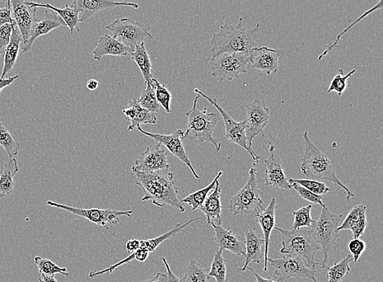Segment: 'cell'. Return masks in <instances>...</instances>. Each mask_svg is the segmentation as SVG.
I'll use <instances>...</instances> for the list:
<instances>
[{
    "instance_id": "1",
    "label": "cell",
    "mask_w": 383,
    "mask_h": 282,
    "mask_svg": "<svg viewBox=\"0 0 383 282\" xmlns=\"http://www.w3.org/2000/svg\"><path fill=\"white\" fill-rule=\"evenodd\" d=\"M136 180L135 183L142 188L143 198L142 204L151 200L158 208L170 206L180 213H184L186 209L179 199V190L174 182V173L170 169L154 173H142L132 169Z\"/></svg>"
},
{
    "instance_id": "2",
    "label": "cell",
    "mask_w": 383,
    "mask_h": 282,
    "mask_svg": "<svg viewBox=\"0 0 383 282\" xmlns=\"http://www.w3.org/2000/svg\"><path fill=\"white\" fill-rule=\"evenodd\" d=\"M259 26L258 23L254 28L246 29L242 17L236 26H221L220 30L212 37V58L223 53L250 55L256 44Z\"/></svg>"
},
{
    "instance_id": "3",
    "label": "cell",
    "mask_w": 383,
    "mask_h": 282,
    "mask_svg": "<svg viewBox=\"0 0 383 282\" xmlns=\"http://www.w3.org/2000/svg\"><path fill=\"white\" fill-rule=\"evenodd\" d=\"M303 143L305 146V152L300 166L303 175L311 180L333 183L345 191L347 194V200L351 204V200L355 197L354 193L339 179L329 159L311 142L307 131L303 133Z\"/></svg>"
},
{
    "instance_id": "4",
    "label": "cell",
    "mask_w": 383,
    "mask_h": 282,
    "mask_svg": "<svg viewBox=\"0 0 383 282\" xmlns=\"http://www.w3.org/2000/svg\"><path fill=\"white\" fill-rule=\"evenodd\" d=\"M199 96L195 98L193 107L186 112L188 116V128L185 133V139L199 140L200 143L208 142L213 144L217 152H220L222 144L213 138V131L222 119V117L215 112H207V107L203 110L197 107Z\"/></svg>"
},
{
    "instance_id": "5",
    "label": "cell",
    "mask_w": 383,
    "mask_h": 282,
    "mask_svg": "<svg viewBox=\"0 0 383 282\" xmlns=\"http://www.w3.org/2000/svg\"><path fill=\"white\" fill-rule=\"evenodd\" d=\"M274 229L282 234V248L280 249V253L302 258L306 261L308 269L315 270L316 267H320V263L315 261L316 254L320 248L312 238L311 230Z\"/></svg>"
},
{
    "instance_id": "6",
    "label": "cell",
    "mask_w": 383,
    "mask_h": 282,
    "mask_svg": "<svg viewBox=\"0 0 383 282\" xmlns=\"http://www.w3.org/2000/svg\"><path fill=\"white\" fill-rule=\"evenodd\" d=\"M343 214H334L325 205L322 206L318 220L311 229L312 238L322 250L324 260L320 263L322 270L328 269L329 253L339 238V224Z\"/></svg>"
},
{
    "instance_id": "7",
    "label": "cell",
    "mask_w": 383,
    "mask_h": 282,
    "mask_svg": "<svg viewBox=\"0 0 383 282\" xmlns=\"http://www.w3.org/2000/svg\"><path fill=\"white\" fill-rule=\"evenodd\" d=\"M244 187L231 197L228 208L233 215L258 213L263 209L264 193L259 189V175L255 168H252Z\"/></svg>"
},
{
    "instance_id": "8",
    "label": "cell",
    "mask_w": 383,
    "mask_h": 282,
    "mask_svg": "<svg viewBox=\"0 0 383 282\" xmlns=\"http://www.w3.org/2000/svg\"><path fill=\"white\" fill-rule=\"evenodd\" d=\"M115 39L122 42L131 51L146 39H154L146 26L130 18L117 19L106 27Z\"/></svg>"
},
{
    "instance_id": "9",
    "label": "cell",
    "mask_w": 383,
    "mask_h": 282,
    "mask_svg": "<svg viewBox=\"0 0 383 282\" xmlns=\"http://www.w3.org/2000/svg\"><path fill=\"white\" fill-rule=\"evenodd\" d=\"M250 63V55L223 53L212 58L209 67L212 75L219 82L224 80L232 81L239 78L241 74L247 73V64Z\"/></svg>"
},
{
    "instance_id": "10",
    "label": "cell",
    "mask_w": 383,
    "mask_h": 282,
    "mask_svg": "<svg viewBox=\"0 0 383 282\" xmlns=\"http://www.w3.org/2000/svg\"><path fill=\"white\" fill-rule=\"evenodd\" d=\"M268 262L274 267V275L278 282L293 279H309L312 282H319L316 275L322 270L308 269L300 257L286 255L279 258H268Z\"/></svg>"
},
{
    "instance_id": "11",
    "label": "cell",
    "mask_w": 383,
    "mask_h": 282,
    "mask_svg": "<svg viewBox=\"0 0 383 282\" xmlns=\"http://www.w3.org/2000/svg\"><path fill=\"white\" fill-rule=\"evenodd\" d=\"M195 93L198 94V96H203L205 100L211 103V105L216 107L218 111L220 112L222 118L224 121V125H225L226 139L229 141V142L240 146L241 148L246 150L247 152L250 154L252 158H253L254 164L259 163L260 157L258 156L253 150L250 149L249 146H247L245 136V121L237 122L233 119L232 117L223 109L220 105H219L217 98L214 96H207L204 95L202 91L198 90V89H195Z\"/></svg>"
},
{
    "instance_id": "12",
    "label": "cell",
    "mask_w": 383,
    "mask_h": 282,
    "mask_svg": "<svg viewBox=\"0 0 383 282\" xmlns=\"http://www.w3.org/2000/svg\"><path fill=\"white\" fill-rule=\"evenodd\" d=\"M47 205L53 208L62 209L68 213L90 220V222L96 224L98 227L109 229V224H116L120 222V216L126 215L131 218L133 211H118L114 209H83L74 208V206L60 204L56 202L48 201Z\"/></svg>"
},
{
    "instance_id": "13",
    "label": "cell",
    "mask_w": 383,
    "mask_h": 282,
    "mask_svg": "<svg viewBox=\"0 0 383 282\" xmlns=\"http://www.w3.org/2000/svg\"><path fill=\"white\" fill-rule=\"evenodd\" d=\"M245 136L247 146L252 149L253 141L259 134L266 139L263 130L269 123L270 110L263 100H256L246 103Z\"/></svg>"
},
{
    "instance_id": "14",
    "label": "cell",
    "mask_w": 383,
    "mask_h": 282,
    "mask_svg": "<svg viewBox=\"0 0 383 282\" xmlns=\"http://www.w3.org/2000/svg\"><path fill=\"white\" fill-rule=\"evenodd\" d=\"M266 140L270 145V157L265 161V184L273 187L275 189H292L286 173H284L279 150L277 148L280 139H278L274 144L270 143L268 139Z\"/></svg>"
},
{
    "instance_id": "15",
    "label": "cell",
    "mask_w": 383,
    "mask_h": 282,
    "mask_svg": "<svg viewBox=\"0 0 383 282\" xmlns=\"http://www.w3.org/2000/svg\"><path fill=\"white\" fill-rule=\"evenodd\" d=\"M137 129L139 130V132L155 140L156 142L161 144L163 148L169 150L174 157L179 158L181 162H184L189 167L196 179H199V177L195 171L184 148V141L185 140V133L184 130H177L172 134H160L147 132V131L142 129L141 126H138Z\"/></svg>"
},
{
    "instance_id": "16",
    "label": "cell",
    "mask_w": 383,
    "mask_h": 282,
    "mask_svg": "<svg viewBox=\"0 0 383 282\" xmlns=\"http://www.w3.org/2000/svg\"><path fill=\"white\" fill-rule=\"evenodd\" d=\"M170 168L167 150L161 144L157 143L155 147L147 148L145 152L140 154L132 169L142 173H154Z\"/></svg>"
},
{
    "instance_id": "17",
    "label": "cell",
    "mask_w": 383,
    "mask_h": 282,
    "mask_svg": "<svg viewBox=\"0 0 383 282\" xmlns=\"http://www.w3.org/2000/svg\"><path fill=\"white\" fill-rule=\"evenodd\" d=\"M284 55L282 51L270 49L268 46L254 48L250 51V63L252 68L264 72L269 77L277 74L280 58Z\"/></svg>"
},
{
    "instance_id": "18",
    "label": "cell",
    "mask_w": 383,
    "mask_h": 282,
    "mask_svg": "<svg viewBox=\"0 0 383 282\" xmlns=\"http://www.w3.org/2000/svg\"><path fill=\"white\" fill-rule=\"evenodd\" d=\"M11 11H13V19L16 23V26L21 33L23 42L29 40L31 30L37 21L36 8L32 7L28 4V1H22V0H10Z\"/></svg>"
},
{
    "instance_id": "19",
    "label": "cell",
    "mask_w": 383,
    "mask_h": 282,
    "mask_svg": "<svg viewBox=\"0 0 383 282\" xmlns=\"http://www.w3.org/2000/svg\"><path fill=\"white\" fill-rule=\"evenodd\" d=\"M215 236L213 241L216 243L219 250L231 252L238 256H245V239L236 233L233 230L224 229L222 225L212 224Z\"/></svg>"
},
{
    "instance_id": "20",
    "label": "cell",
    "mask_w": 383,
    "mask_h": 282,
    "mask_svg": "<svg viewBox=\"0 0 383 282\" xmlns=\"http://www.w3.org/2000/svg\"><path fill=\"white\" fill-rule=\"evenodd\" d=\"M43 17L37 20L31 30L29 40L22 44V54L29 53L33 44L39 37L48 35L49 32L58 29L60 26H65V22L57 13L47 10Z\"/></svg>"
},
{
    "instance_id": "21",
    "label": "cell",
    "mask_w": 383,
    "mask_h": 282,
    "mask_svg": "<svg viewBox=\"0 0 383 282\" xmlns=\"http://www.w3.org/2000/svg\"><path fill=\"white\" fill-rule=\"evenodd\" d=\"M72 3L76 8L79 14L81 13V16L79 17V23L85 22L98 12L107 10V9L120 7L139 8L138 3L113 2L109 1V0H74Z\"/></svg>"
},
{
    "instance_id": "22",
    "label": "cell",
    "mask_w": 383,
    "mask_h": 282,
    "mask_svg": "<svg viewBox=\"0 0 383 282\" xmlns=\"http://www.w3.org/2000/svg\"><path fill=\"white\" fill-rule=\"evenodd\" d=\"M275 209H277V200L275 198L270 202L266 209L256 213V222L260 225L263 232L265 241L264 251V272L268 271V251L270 233L275 227Z\"/></svg>"
},
{
    "instance_id": "23",
    "label": "cell",
    "mask_w": 383,
    "mask_h": 282,
    "mask_svg": "<svg viewBox=\"0 0 383 282\" xmlns=\"http://www.w3.org/2000/svg\"><path fill=\"white\" fill-rule=\"evenodd\" d=\"M245 265L241 269L245 271L250 263L260 264L264 257L263 247H265L264 238L256 232L255 229L246 230L245 233Z\"/></svg>"
},
{
    "instance_id": "24",
    "label": "cell",
    "mask_w": 383,
    "mask_h": 282,
    "mask_svg": "<svg viewBox=\"0 0 383 282\" xmlns=\"http://www.w3.org/2000/svg\"><path fill=\"white\" fill-rule=\"evenodd\" d=\"M222 189L220 182L216 183L213 191L199 210L206 215L207 224L222 225V210L224 206L221 203Z\"/></svg>"
},
{
    "instance_id": "25",
    "label": "cell",
    "mask_w": 383,
    "mask_h": 282,
    "mask_svg": "<svg viewBox=\"0 0 383 282\" xmlns=\"http://www.w3.org/2000/svg\"><path fill=\"white\" fill-rule=\"evenodd\" d=\"M125 119L130 122L129 131L137 128L141 124L155 125L157 121L156 114L149 112L138 105L137 98L130 100L127 107L123 110Z\"/></svg>"
},
{
    "instance_id": "26",
    "label": "cell",
    "mask_w": 383,
    "mask_h": 282,
    "mask_svg": "<svg viewBox=\"0 0 383 282\" xmlns=\"http://www.w3.org/2000/svg\"><path fill=\"white\" fill-rule=\"evenodd\" d=\"M131 51L125 45L109 35L101 36L98 39L96 49L93 50V59L99 61L106 55L127 56Z\"/></svg>"
},
{
    "instance_id": "27",
    "label": "cell",
    "mask_w": 383,
    "mask_h": 282,
    "mask_svg": "<svg viewBox=\"0 0 383 282\" xmlns=\"http://www.w3.org/2000/svg\"><path fill=\"white\" fill-rule=\"evenodd\" d=\"M22 42H23V39L21 33L15 25L13 27L10 42L4 49L3 68L0 78L4 79L15 65L18 55H19Z\"/></svg>"
},
{
    "instance_id": "28",
    "label": "cell",
    "mask_w": 383,
    "mask_h": 282,
    "mask_svg": "<svg viewBox=\"0 0 383 282\" xmlns=\"http://www.w3.org/2000/svg\"><path fill=\"white\" fill-rule=\"evenodd\" d=\"M29 6L34 8H45L49 9V10L53 11L58 14V15L63 19V21L65 22V26H67L71 30V34L72 35L74 30H76L79 32V12L77 10L76 8L73 6L72 3L71 6L69 4H65V8H58L53 6H51L49 3H38L31 1H28Z\"/></svg>"
},
{
    "instance_id": "29",
    "label": "cell",
    "mask_w": 383,
    "mask_h": 282,
    "mask_svg": "<svg viewBox=\"0 0 383 282\" xmlns=\"http://www.w3.org/2000/svg\"><path fill=\"white\" fill-rule=\"evenodd\" d=\"M18 172H19V168H18L15 158L9 159L0 169V197L12 194L14 187H15L14 176Z\"/></svg>"
},
{
    "instance_id": "30",
    "label": "cell",
    "mask_w": 383,
    "mask_h": 282,
    "mask_svg": "<svg viewBox=\"0 0 383 282\" xmlns=\"http://www.w3.org/2000/svg\"><path fill=\"white\" fill-rule=\"evenodd\" d=\"M130 55L131 59L137 64L140 71H141L145 84L151 82L153 78L152 73V64L146 46H145V42L138 45L133 51H131Z\"/></svg>"
},
{
    "instance_id": "31",
    "label": "cell",
    "mask_w": 383,
    "mask_h": 282,
    "mask_svg": "<svg viewBox=\"0 0 383 282\" xmlns=\"http://www.w3.org/2000/svg\"><path fill=\"white\" fill-rule=\"evenodd\" d=\"M222 175V171L219 172L216 177L214 178L213 181L210 183L209 186L203 188V189H200L193 193V194H190L188 196H186V198L181 200V203L190 205L193 211L199 210L202 208L205 200L207 199L209 193L214 190L216 183L218 182L219 178H220Z\"/></svg>"
},
{
    "instance_id": "32",
    "label": "cell",
    "mask_w": 383,
    "mask_h": 282,
    "mask_svg": "<svg viewBox=\"0 0 383 282\" xmlns=\"http://www.w3.org/2000/svg\"><path fill=\"white\" fill-rule=\"evenodd\" d=\"M138 105L153 114H157L160 111V105L156 100V89L152 81L147 84V88L141 93L137 98Z\"/></svg>"
},
{
    "instance_id": "33",
    "label": "cell",
    "mask_w": 383,
    "mask_h": 282,
    "mask_svg": "<svg viewBox=\"0 0 383 282\" xmlns=\"http://www.w3.org/2000/svg\"><path fill=\"white\" fill-rule=\"evenodd\" d=\"M353 261L351 254L347 256L340 262L335 263L332 267H328L326 270L328 271L329 282H341L351 272V267L349 265Z\"/></svg>"
},
{
    "instance_id": "34",
    "label": "cell",
    "mask_w": 383,
    "mask_h": 282,
    "mask_svg": "<svg viewBox=\"0 0 383 282\" xmlns=\"http://www.w3.org/2000/svg\"><path fill=\"white\" fill-rule=\"evenodd\" d=\"M0 146L6 150L9 159L17 156L20 150V144L9 132L6 126L0 121Z\"/></svg>"
},
{
    "instance_id": "35",
    "label": "cell",
    "mask_w": 383,
    "mask_h": 282,
    "mask_svg": "<svg viewBox=\"0 0 383 282\" xmlns=\"http://www.w3.org/2000/svg\"><path fill=\"white\" fill-rule=\"evenodd\" d=\"M181 282H209V277L206 270L195 260L190 261L188 267H186Z\"/></svg>"
},
{
    "instance_id": "36",
    "label": "cell",
    "mask_w": 383,
    "mask_h": 282,
    "mask_svg": "<svg viewBox=\"0 0 383 282\" xmlns=\"http://www.w3.org/2000/svg\"><path fill=\"white\" fill-rule=\"evenodd\" d=\"M222 251L218 250L214 254L213 261L208 277L209 279L214 277L216 282H226L227 261L222 256Z\"/></svg>"
},
{
    "instance_id": "37",
    "label": "cell",
    "mask_w": 383,
    "mask_h": 282,
    "mask_svg": "<svg viewBox=\"0 0 383 282\" xmlns=\"http://www.w3.org/2000/svg\"><path fill=\"white\" fill-rule=\"evenodd\" d=\"M312 208L313 206L310 204L293 211L294 222L292 230H298L306 227L312 229L314 227L316 220L311 216Z\"/></svg>"
},
{
    "instance_id": "38",
    "label": "cell",
    "mask_w": 383,
    "mask_h": 282,
    "mask_svg": "<svg viewBox=\"0 0 383 282\" xmlns=\"http://www.w3.org/2000/svg\"><path fill=\"white\" fill-rule=\"evenodd\" d=\"M35 263L37 267H38L40 274L47 276H54L55 274H62L64 276H69L70 274L65 267H60L58 265H56L49 258H42L40 256L35 257Z\"/></svg>"
},
{
    "instance_id": "39",
    "label": "cell",
    "mask_w": 383,
    "mask_h": 282,
    "mask_svg": "<svg viewBox=\"0 0 383 282\" xmlns=\"http://www.w3.org/2000/svg\"><path fill=\"white\" fill-rule=\"evenodd\" d=\"M355 73H356V69L352 70V71L348 73L347 75H343V69H340L339 74L336 75L334 79L332 80L328 91L327 92H336L338 94L339 97L342 96L343 94L345 91V89L348 87V78L352 77Z\"/></svg>"
},
{
    "instance_id": "40",
    "label": "cell",
    "mask_w": 383,
    "mask_h": 282,
    "mask_svg": "<svg viewBox=\"0 0 383 282\" xmlns=\"http://www.w3.org/2000/svg\"><path fill=\"white\" fill-rule=\"evenodd\" d=\"M154 86L156 89V100L160 106H162L167 114H170V103L172 100V94L168 89L156 79L152 78Z\"/></svg>"
},
{
    "instance_id": "41",
    "label": "cell",
    "mask_w": 383,
    "mask_h": 282,
    "mask_svg": "<svg viewBox=\"0 0 383 282\" xmlns=\"http://www.w3.org/2000/svg\"><path fill=\"white\" fill-rule=\"evenodd\" d=\"M288 182H295L297 184L312 192L313 194L320 196L326 195L327 193H329L330 191L329 188L327 186L325 183L311 179H294V178H291V179H288Z\"/></svg>"
},
{
    "instance_id": "42",
    "label": "cell",
    "mask_w": 383,
    "mask_h": 282,
    "mask_svg": "<svg viewBox=\"0 0 383 282\" xmlns=\"http://www.w3.org/2000/svg\"><path fill=\"white\" fill-rule=\"evenodd\" d=\"M382 4H383V1H382V0H380V1L378 2V3L376 4V6H375V7H373V8H371V9H370V10L367 11L366 12H364V15H362L361 17H359L357 19V21H354L351 26H350L349 27L347 28V29H345V30H343L342 33H341V34H340L339 35H338L337 39H336V41L334 42L333 44L327 46L326 50L324 51V53H322V54L319 56L318 60H321L322 58H323L325 55H326L327 54H328V53H329V51H331L333 50L334 48H336V46H337L338 42H339L341 37H342V36L344 35L345 34V32H348L350 29H352V28L355 25H356L357 23L361 21L362 20L363 18L366 17L367 16L370 15V14H371L373 12H375V10H377V9H381V8H382Z\"/></svg>"
},
{
    "instance_id": "43",
    "label": "cell",
    "mask_w": 383,
    "mask_h": 282,
    "mask_svg": "<svg viewBox=\"0 0 383 282\" xmlns=\"http://www.w3.org/2000/svg\"><path fill=\"white\" fill-rule=\"evenodd\" d=\"M292 188L296 191L300 198L305 200L308 202H311L312 204H319L321 206H324L325 204L323 203V198L322 196L313 194L312 192L306 189V188L297 184L295 182H291Z\"/></svg>"
},
{
    "instance_id": "44",
    "label": "cell",
    "mask_w": 383,
    "mask_h": 282,
    "mask_svg": "<svg viewBox=\"0 0 383 282\" xmlns=\"http://www.w3.org/2000/svg\"><path fill=\"white\" fill-rule=\"evenodd\" d=\"M364 208H366V206L362 204L355 206L354 208L350 211V213L347 215V218L344 220L343 223L339 227L338 231L339 232L341 230H351L353 225L356 224L359 214H361V211Z\"/></svg>"
},
{
    "instance_id": "45",
    "label": "cell",
    "mask_w": 383,
    "mask_h": 282,
    "mask_svg": "<svg viewBox=\"0 0 383 282\" xmlns=\"http://www.w3.org/2000/svg\"><path fill=\"white\" fill-rule=\"evenodd\" d=\"M366 211L367 208H364L361 211L356 224L351 229L354 239H358L366 231L368 225Z\"/></svg>"
},
{
    "instance_id": "46",
    "label": "cell",
    "mask_w": 383,
    "mask_h": 282,
    "mask_svg": "<svg viewBox=\"0 0 383 282\" xmlns=\"http://www.w3.org/2000/svg\"><path fill=\"white\" fill-rule=\"evenodd\" d=\"M348 249L350 253L352 254L353 261L357 263L359 257L366 251V244L359 238L353 239V240L350 241L348 243Z\"/></svg>"
},
{
    "instance_id": "47",
    "label": "cell",
    "mask_w": 383,
    "mask_h": 282,
    "mask_svg": "<svg viewBox=\"0 0 383 282\" xmlns=\"http://www.w3.org/2000/svg\"><path fill=\"white\" fill-rule=\"evenodd\" d=\"M16 25L15 21L13 24H6L0 26V50L6 49L9 42H10L12 33L14 26Z\"/></svg>"
},
{
    "instance_id": "48",
    "label": "cell",
    "mask_w": 383,
    "mask_h": 282,
    "mask_svg": "<svg viewBox=\"0 0 383 282\" xmlns=\"http://www.w3.org/2000/svg\"><path fill=\"white\" fill-rule=\"evenodd\" d=\"M13 22L11 3L10 0H8L6 7L0 8V26L6 24H13Z\"/></svg>"
},
{
    "instance_id": "49",
    "label": "cell",
    "mask_w": 383,
    "mask_h": 282,
    "mask_svg": "<svg viewBox=\"0 0 383 282\" xmlns=\"http://www.w3.org/2000/svg\"><path fill=\"white\" fill-rule=\"evenodd\" d=\"M162 261L163 263V265H165L167 271L165 282H181V280L179 279V277H177L171 270L170 265L168 264L165 257H162Z\"/></svg>"
},
{
    "instance_id": "50",
    "label": "cell",
    "mask_w": 383,
    "mask_h": 282,
    "mask_svg": "<svg viewBox=\"0 0 383 282\" xmlns=\"http://www.w3.org/2000/svg\"><path fill=\"white\" fill-rule=\"evenodd\" d=\"M140 247V241L138 240V239H130L127 243L125 244V248L126 250L128 251V252L132 254L138 250V249Z\"/></svg>"
},
{
    "instance_id": "51",
    "label": "cell",
    "mask_w": 383,
    "mask_h": 282,
    "mask_svg": "<svg viewBox=\"0 0 383 282\" xmlns=\"http://www.w3.org/2000/svg\"><path fill=\"white\" fill-rule=\"evenodd\" d=\"M18 78H19V76H18V75H16V76L8 78H0V93H1L3 89L10 86V85Z\"/></svg>"
},
{
    "instance_id": "52",
    "label": "cell",
    "mask_w": 383,
    "mask_h": 282,
    "mask_svg": "<svg viewBox=\"0 0 383 282\" xmlns=\"http://www.w3.org/2000/svg\"><path fill=\"white\" fill-rule=\"evenodd\" d=\"M166 274L163 272H158L155 276L148 277L147 279L142 281V282H165Z\"/></svg>"
},
{
    "instance_id": "53",
    "label": "cell",
    "mask_w": 383,
    "mask_h": 282,
    "mask_svg": "<svg viewBox=\"0 0 383 282\" xmlns=\"http://www.w3.org/2000/svg\"><path fill=\"white\" fill-rule=\"evenodd\" d=\"M246 270H249L252 272H253L254 275L256 277V282H278V281H275L274 280L270 279V277H266V279H264V277L261 276L260 275L256 274V272L253 270H252L251 267H247Z\"/></svg>"
},
{
    "instance_id": "54",
    "label": "cell",
    "mask_w": 383,
    "mask_h": 282,
    "mask_svg": "<svg viewBox=\"0 0 383 282\" xmlns=\"http://www.w3.org/2000/svg\"><path fill=\"white\" fill-rule=\"evenodd\" d=\"M99 86V82L95 79H90V81L87 82V88L90 91H95Z\"/></svg>"
},
{
    "instance_id": "55",
    "label": "cell",
    "mask_w": 383,
    "mask_h": 282,
    "mask_svg": "<svg viewBox=\"0 0 383 282\" xmlns=\"http://www.w3.org/2000/svg\"><path fill=\"white\" fill-rule=\"evenodd\" d=\"M39 281L40 282H58L54 276H47L44 274H41V279H40Z\"/></svg>"
},
{
    "instance_id": "56",
    "label": "cell",
    "mask_w": 383,
    "mask_h": 282,
    "mask_svg": "<svg viewBox=\"0 0 383 282\" xmlns=\"http://www.w3.org/2000/svg\"><path fill=\"white\" fill-rule=\"evenodd\" d=\"M6 4H7V3H3L2 1H0V8H1L2 6L6 7Z\"/></svg>"
},
{
    "instance_id": "57",
    "label": "cell",
    "mask_w": 383,
    "mask_h": 282,
    "mask_svg": "<svg viewBox=\"0 0 383 282\" xmlns=\"http://www.w3.org/2000/svg\"><path fill=\"white\" fill-rule=\"evenodd\" d=\"M3 53H4V51L3 50H0V62H1V61H2L1 55H2Z\"/></svg>"
}]
</instances>
